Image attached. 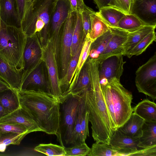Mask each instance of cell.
Returning <instances> with one entry per match:
<instances>
[{
    "mask_svg": "<svg viewBox=\"0 0 156 156\" xmlns=\"http://www.w3.org/2000/svg\"><path fill=\"white\" fill-rule=\"evenodd\" d=\"M80 96V103L77 115L74 129L72 133L68 144L73 145H79L84 142L82 140L81 133V118L82 109V100Z\"/></svg>",
    "mask_w": 156,
    "mask_h": 156,
    "instance_id": "4dcf8cb0",
    "label": "cell"
},
{
    "mask_svg": "<svg viewBox=\"0 0 156 156\" xmlns=\"http://www.w3.org/2000/svg\"><path fill=\"white\" fill-rule=\"evenodd\" d=\"M91 22L90 38L92 42L98 37L108 31L109 27L98 14L94 11L90 14Z\"/></svg>",
    "mask_w": 156,
    "mask_h": 156,
    "instance_id": "83f0119b",
    "label": "cell"
},
{
    "mask_svg": "<svg viewBox=\"0 0 156 156\" xmlns=\"http://www.w3.org/2000/svg\"><path fill=\"white\" fill-rule=\"evenodd\" d=\"M133 0H111L108 5L125 14H130Z\"/></svg>",
    "mask_w": 156,
    "mask_h": 156,
    "instance_id": "60d3db41",
    "label": "cell"
},
{
    "mask_svg": "<svg viewBox=\"0 0 156 156\" xmlns=\"http://www.w3.org/2000/svg\"><path fill=\"white\" fill-rule=\"evenodd\" d=\"M42 59L45 63L48 77V93L60 101L62 92L58 74V61L51 39L42 47Z\"/></svg>",
    "mask_w": 156,
    "mask_h": 156,
    "instance_id": "ba28073f",
    "label": "cell"
},
{
    "mask_svg": "<svg viewBox=\"0 0 156 156\" xmlns=\"http://www.w3.org/2000/svg\"><path fill=\"white\" fill-rule=\"evenodd\" d=\"M156 39L155 31L148 34L141 40L135 46L128 52L126 55L129 58L133 56L140 55Z\"/></svg>",
    "mask_w": 156,
    "mask_h": 156,
    "instance_id": "e575fe53",
    "label": "cell"
},
{
    "mask_svg": "<svg viewBox=\"0 0 156 156\" xmlns=\"http://www.w3.org/2000/svg\"><path fill=\"white\" fill-rule=\"evenodd\" d=\"M27 36L21 27L2 21L0 29V58L19 72L24 69L23 55Z\"/></svg>",
    "mask_w": 156,
    "mask_h": 156,
    "instance_id": "5b68a950",
    "label": "cell"
},
{
    "mask_svg": "<svg viewBox=\"0 0 156 156\" xmlns=\"http://www.w3.org/2000/svg\"><path fill=\"white\" fill-rule=\"evenodd\" d=\"M72 10L81 13L87 6L83 0H68Z\"/></svg>",
    "mask_w": 156,
    "mask_h": 156,
    "instance_id": "ee69618b",
    "label": "cell"
},
{
    "mask_svg": "<svg viewBox=\"0 0 156 156\" xmlns=\"http://www.w3.org/2000/svg\"><path fill=\"white\" fill-rule=\"evenodd\" d=\"M41 65L32 71L21 82L19 92L40 90L48 93V84Z\"/></svg>",
    "mask_w": 156,
    "mask_h": 156,
    "instance_id": "2e32d148",
    "label": "cell"
},
{
    "mask_svg": "<svg viewBox=\"0 0 156 156\" xmlns=\"http://www.w3.org/2000/svg\"><path fill=\"white\" fill-rule=\"evenodd\" d=\"M93 0L99 10L104 7H108V5L111 1V0Z\"/></svg>",
    "mask_w": 156,
    "mask_h": 156,
    "instance_id": "f6af8a7d",
    "label": "cell"
},
{
    "mask_svg": "<svg viewBox=\"0 0 156 156\" xmlns=\"http://www.w3.org/2000/svg\"><path fill=\"white\" fill-rule=\"evenodd\" d=\"M130 14L145 25L156 26V0H133Z\"/></svg>",
    "mask_w": 156,
    "mask_h": 156,
    "instance_id": "4fadbf2b",
    "label": "cell"
},
{
    "mask_svg": "<svg viewBox=\"0 0 156 156\" xmlns=\"http://www.w3.org/2000/svg\"><path fill=\"white\" fill-rule=\"evenodd\" d=\"M1 133H0V136H1Z\"/></svg>",
    "mask_w": 156,
    "mask_h": 156,
    "instance_id": "681fc988",
    "label": "cell"
},
{
    "mask_svg": "<svg viewBox=\"0 0 156 156\" xmlns=\"http://www.w3.org/2000/svg\"><path fill=\"white\" fill-rule=\"evenodd\" d=\"M85 37L83 34L81 13H77V20L73 34L71 57L76 53L83 38Z\"/></svg>",
    "mask_w": 156,
    "mask_h": 156,
    "instance_id": "d6a6232c",
    "label": "cell"
},
{
    "mask_svg": "<svg viewBox=\"0 0 156 156\" xmlns=\"http://www.w3.org/2000/svg\"><path fill=\"white\" fill-rule=\"evenodd\" d=\"M123 55L110 56L99 64L98 67L100 84L104 83L116 78L120 80L124 70Z\"/></svg>",
    "mask_w": 156,
    "mask_h": 156,
    "instance_id": "7c38bea8",
    "label": "cell"
},
{
    "mask_svg": "<svg viewBox=\"0 0 156 156\" xmlns=\"http://www.w3.org/2000/svg\"><path fill=\"white\" fill-rule=\"evenodd\" d=\"M64 147L51 143L42 144L35 147L34 150L49 156H65L66 152Z\"/></svg>",
    "mask_w": 156,
    "mask_h": 156,
    "instance_id": "d590c367",
    "label": "cell"
},
{
    "mask_svg": "<svg viewBox=\"0 0 156 156\" xmlns=\"http://www.w3.org/2000/svg\"><path fill=\"white\" fill-rule=\"evenodd\" d=\"M142 135L139 138L138 147L144 149L156 146V122L144 121Z\"/></svg>",
    "mask_w": 156,
    "mask_h": 156,
    "instance_id": "7402d4cb",
    "label": "cell"
},
{
    "mask_svg": "<svg viewBox=\"0 0 156 156\" xmlns=\"http://www.w3.org/2000/svg\"><path fill=\"white\" fill-rule=\"evenodd\" d=\"M97 13L109 27H117L118 22L125 14L110 7L101 8Z\"/></svg>",
    "mask_w": 156,
    "mask_h": 156,
    "instance_id": "4316f807",
    "label": "cell"
},
{
    "mask_svg": "<svg viewBox=\"0 0 156 156\" xmlns=\"http://www.w3.org/2000/svg\"><path fill=\"white\" fill-rule=\"evenodd\" d=\"M22 73L17 71L0 58V80L17 92L19 91Z\"/></svg>",
    "mask_w": 156,
    "mask_h": 156,
    "instance_id": "ac0fdd59",
    "label": "cell"
},
{
    "mask_svg": "<svg viewBox=\"0 0 156 156\" xmlns=\"http://www.w3.org/2000/svg\"><path fill=\"white\" fill-rule=\"evenodd\" d=\"M144 122V119L133 112L127 121L119 128L128 136L138 139L142 135V129Z\"/></svg>",
    "mask_w": 156,
    "mask_h": 156,
    "instance_id": "603a6c76",
    "label": "cell"
},
{
    "mask_svg": "<svg viewBox=\"0 0 156 156\" xmlns=\"http://www.w3.org/2000/svg\"><path fill=\"white\" fill-rule=\"evenodd\" d=\"M88 156H119L118 152L110 144L96 142L93 144Z\"/></svg>",
    "mask_w": 156,
    "mask_h": 156,
    "instance_id": "1f68e13d",
    "label": "cell"
},
{
    "mask_svg": "<svg viewBox=\"0 0 156 156\" xmlns=\"http://www.w3.org/2000/svg\"><path fill=\"white\" fill-rule=\"evenodd\" d=\"M0 18L7 25L21 27L15 0H0Z\"/></svg>",
    "mask_w": 156,
    "mask_h": 156,
    "instance_id": "d6986e66",
    "label": "cell"
},
{
    "mask_svg": "<svg viewBox=\"0 0 156 156\" xmlns=\"http://www.w3.org/2000/svg\"><path fill=\"white\" fill-rule=\"evenodd\" d=\"M91 43L92 41L90 38L89 35L87 36L85 38L72 80L68 89L72 87L75 83L82 68L87 59L89 55Z\"/></svg>",
    "mask_w": 156,
    "mask_h": 156,
    "instance_id": "f1b7e54d",
    "label": "cell"
},
{
    "mask_svg": "<svg viewBox=\"0 0 156 156\" xmlns=\"http://www.w3.org/2000/svg\"><path fill=\"white\" fill-rule=\"evenodd\" d=\"M32 0H15L16 9L20 21L23 18L25 12Z\"/></svg>",
    "mask_w": 156,
    "mask_h": 156,
    "instance_id": "b9f144b4",
    "label": "cell"
},
{
    "mask_svg": "<svg viewBox=\"0 0 156 156\" xmlns=\"http://www.w3.org/2000/svg\"><path fill=\"white\" fill-rule=\"evenodd\" d=\"M100 84L111 119L116 129L123 125L133 112L132 94L116 78Z\"/></svg>",
    "mask_w": 156,
    "mask_h": 156,
    "instance_id": "3957f363",
    "label": "cell"
},
{
    "mask_svg": "<svg viewBox=\"0 0 156 156\" xmlns=\"http://www.w3.org/2000/svg\"><path fill=\"white\" fill-rule=\"evenodd\" d=\"M112 36L104 51L96 59L99 64L107 58L113 55H123V46L129 32L119 28L109 27Z\"/></svg>",
    "mask_w": 156,
    "mask_h": 156,
    "instance_id": "9a60e30c",
    "label": "cell"
},
{
    "mask_svg": "<svg viewBox=\"0 0 156 156\" xmlns=\"http://www.w3.org/2000/svg\"><path fill=\"white\" fill-rule=\"evenodd\" d=\"M57 0H32L21 22L27 37L37 35L42 47L49 37V24Z\"/></svg>",
    "mask_w": 156,
    "mask_h": 156,
    "instance_id": "277c9868",
    "label": "cell"
},
{
    "mask_svg": "<svg viewBox=\"0 0 156 156\" xmlns=\"http://www.w3.org/2000/svg\"><path fill=\"white\" fill-rule=\"evenodd\" d=\"M23 60L24 67L21 82L32 71L43 62L42 46L37 35L27 37Z\"/></svg>",
    "mask_w": 156,
    "mask_h": 156,
    "instance_id": "8fae6325",
    "label": "cell"
},
{
    "mask_svg": "<svg viewBox=\"0 0 156 156\" xmlns=\"http://www.w3.org/2000/svg\"><path fill=\"white\" fill-rule=\"evenodd\" d=\"M11 88L6 83L0 80V92Z\"/></svg>",
    "mask_w": 156,
    "mask_h": 156,
    "instance_id": "bcb514c9",
    "label": "cell"
},
{
    "mask_svg": "<svg viewBox=\"0 0 156 156\" xmlns=\"http://www.w3.org/2000/svg\"><path fill=\"white\" fill-rule=\"evenodd\" d=\"M2 22V20H1L0 18V29L1 27Z\"/></svg>",
    "mask_w": 156,
    "mask_h": 156,
    "instance_id": "c3c4849f",
    "label": "cell"
},
{
    "mask_svg": "<svg viewBox=\"0 0 156 156\" xmlns=\"http://www.w3.org/2000/svg\"><path fill=\"white\" fill-rule=\"evenodd\" d=\"M0 104L8 114L20 107L18 93L10 88L0 92Z\"/></svg>",
    "mask_w": 156,
    "mask_h": 156,
    "instance_id": "d4e9b609",
    "label": "cell"
},
{
    "mask_svg": "<svg viewBox=\"0 0 156 156\" xmlns=\"http://www.w3.org/2000/svg\"><path fill=\"white\" fill-rule=\"evenodd\" d=\"M77 17V13L71 10L61 28L59 56L61 69V78L65 76L71 59L73 34Z\"/></svg>",
    "mask_w": 156,
    "mask_h": 156,
    "instance_id": "8992f818",
    "label": "cell"
},
{
    "mask_svg": "<svg viewBox=\"0 0 156 156\" xmlns=\"http://www.w3.org/2000/svg\"><path fill=\"white\" fill-rule=\"evenodd\" d=\"M135 83L138 91L156 99V53L136 72Z\"/></svg>",
    "mask_w": 156,
    "mask_h": 156,
    "instance_id": "52a82bcc",
    "label": "cell"
},
{
    "mask_svg": "<svg viewBox=\"0 0 156 156\" xmlns=\"http://www.w3.org/2000/svg\"><path fill=\"white\" fill-rule=\"evenodd\" d=\"M68 0H57L49 24V37L58 61L59 56L61 28L71 10Z\"/></svg>",
    "mask_w": 156,
    "mask_h": 156,
    "instance_id": "9c48e42d",
    "label": "cell"
},
{
    "mask_svg": "<svg viewBox=\"0 0 156 156\" xmlns=\"http://www.w3.org/2000/svg\"><path fill=\"white\" fill-rule=\"evenodd\" d=\"M145 25L135 15L125 14L118 22L117 27L129 32L135 31Z\"/></svg>",
    "mask_w": 156,
    "mask_h": 156,
    "instance_id": "f546056e",
    "label": "cell"
},
{
    "mask_svg": "<svg viewBox=\"0 0 156 156\" xmlns=\"http://www.w3.org/2000/svg\"><path fill=\"white\" fill-rule=\"evenodd\" d=\"M139 138H132L119 128L115 130L109 142L110 144L119 154V156H131L138 150Z\"/></svg>",
    "mask_w": 156,
    "mask_h": 156,
    "instance_id": "5bb4252c",
    "label": "cell"
},
{
    "mask_svg": "<svg viewBox=\"0 0 156 156\" xmlns=\"http://www.w3.org/2000/svg\"><path fill=\"white\" fill-rule=\"evenodd\" d=\"M132 109L133 113L144 121L156 122V105L153 101L144 99Z\"/></svg>",
    "mask_w": 156,
    "mask_h": 156,
    "instance_id": "cb8c5ba5",
    "label": "cell"
},
{
    "mask_svg": "<svg viewBox=\"0 0 156 156\" xmlns=\"http://www.w3.org/2000/svg\"><path fill=\"white\" fill-rule=\"evenodd\" d=\"M30 133L26 127L22 124L12 123H0V133Z\"/></svg>",
    "mask_w": 156,
    "mask_h": 156,
    "instance_id": "74e56055",
    "label": "cell"
},
{
    "mask_svg": "<svg viewBox=\"0 0 156 156\" xmlns=\"http://www.w3.org/2000/svg\"><path fill=\"white\" fill-rule=\"evenodd\" d=\"M93 11V9L87 6L81 13L83 34L86 37L90 35L91 26L90 14Z\"/></svg>",
    "mask_w": 156,
    "mask_h": 156,
    "instance_id": "ab89813d",
    "label": "cell"
},
{
    "mask_svg": "<svg viewBox=\"0 0 156 156\" xmlns=\"http://www.w3.org/2000/svg\"><path fill=\"white\" fill-rule=\"evenodd\" d=\"M16 123L23 125L26 127L30 133L36 131H42L36 122L21 106L1 119L0 123Z\"/></svg>",
    "mask_w": 156,
    "mask_h": 156,
    "instance_id": "e0dca14e",
    "label": "cell"
},
{
    "mask_svg": "<svg viewBox=\"0 0 156 156\" xmlns=\"http://www.w3.org/2000/svg\"><path fill=\"white\" fill-rule=\"evenodd\" d=\"M82 100V109L81 118V133L83 141L85 142L88 136H89L88 122L89 118L88 113L86 110L85 102L82 94L80 95Z\"/></svg>",
    "mask_w": 156,
    "mask_h": 156,
    "instance_id": "f35d334b",
    "label": "cell"
},
{
    "mask_svg": "<svg viewBox=\"0 0 156 156\" xmlns=\"http://www.w3.org/2000/svg\"><path fill=\"white\" fill-rule=\"evenodd\" d=\"M27 133H1L0 136V152H4L7 146L10 144L18 145Z\"/></svg>",
    "mask_w": 156,
    "mask_h": 156,
    "instance_id": "836d02e7",
    "label": "cell"
},
{
    "mask_svg": "<svg viewBox=\"0 0 156 156\" xmlns=\"http://www.w3.org/2000/svg\"><path fill=\"white\" fill-rule=\"evenodd\" d=\"M112 36L110 28L102 35L91 43L88 57L96 59L104 51Z\"/></svg>",
    "mask_w": 156,
    "mask_h": 156,
    "instance_id": "484cf974",
    "label": "cell"
},
{
    "mask_svg": "<svg viewBox=\"0 0 156 156\" xmlns=\"http://www.w3.org/2000/svg\"><path fill=\"white\" fill-rule=\"evenodd\" d=\"M88 71L91 87L82 94L86 110L91 124L92 136L97 143L109 144L116 130L111 119L101 90L98 63L95 59L88 58L86 62Z\"/></svg>",
    "mask_w": 156,
    "mask_h": 156,
    "instance_id": "6da1fadb",
    "label": "cell"
},
{
    "mask_svg": "<svg viewBox=\"0 0 156 156\" xmlns=\"http://www.w3.org/2000/svg\"><path fill=\"white\" fill-rule=\"evenodd\" d=\"M91 87V82L86 63L82 68L73 85L62 95L61 101L69 95L80 96Z\"/></svg>",
    "mask_w": 156,
    "mask_h": 156,
    "instance_id": "ffe728a7",
    "label": "cell"
},
{
    "mask_svg": "<svg viewBox=\"0 0 156 156\" xmlns=\"http://www.w3.org/2000/svg\"><path fill=\"white\" fill-rule=\"evenodd\" d=\"M80 103V96L69 95L61 101L62 120H61L60 134L61 138L68 144L77 117Z\"/></svg>",
    "mask_w": 156,
    "mask_h": 156,
    "instance_id": "30bf717a",
    "label": "cell"
},
{
    "mask_svg": "<svg viewBox=\"0 0 156 156\" xmlns=\"http://www.w3.org/2000/svg\"><path fill=\"white\" fill-rule=\"evenodd\" d=\"M20 106L36 122L42 132L56 135L61 144L60 102L50 94L43 91L18 92Z\"/></svg>",
    "mask_w": 156,
    "mask_h": 156,
    "instance_id": "7a4b0ae2",
    "label": "cell"
},
{
    "mask_svg": "<svg viewBox=\"0 0 156 156\" xmlns=\"http://www.w3.org/2000/svg\"><path fill=\"white\" fill-rule=\"evenodd\" d=\"M7 114V113L0 104V119Z\"/></svg>",
    "mask_w": 156,
    "mask_h": 156,
    "instance_id": "7dc6e473",
    "label": "cell"
},
{
    "mask_svg": "<svg viewBox=\"0 0 156 156\" xmlns=\"http://www.w3.org/2000/svg\"><path fill=\"white\" fill-rule=\"evenodd\" d=\"M156 27L146 25L135 31L129 32L123 46V55H126L148 34L155 31Z\"/></svg>",
    "mask_w": 156,
    "mask_h": 156,
    "instance_id": "44dd1931",
    "label": "cell"
},
{
    "mask_svg": "<svg viewBox=\"0 0 156 156\" xmlns=\"http://www.w3.org/2000/svg\"><path fill=\"white\" fill-rule=\"evenodd\" d=\"M64 147L66 152L65 156H86L90 149L85 142L71 147Z\"/></svg>",
    "mask_w": 156,
    "mask_h": 156,
    "instance_id": "8d00e7d4",
    "label": "cell"
},
{
    "mask_svg": "<svg viewBox=\"0 0 156 156\" xmlns=\"http://www.w3.org/2000/svg\"><path fill=\"white\" fill-rule=\"evenodd\" d=\"M131 156H156V146L138 150Z\"/></svg>",
    "mask_w": 156,
    "mask_h": 156,
    "instance_id": "7bdbcfd3",
    "label": "cell"
}]
</instances>
